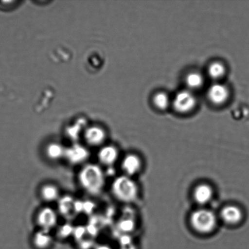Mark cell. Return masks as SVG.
Instances as JSON below:
<instances>
[{"label":"cell","instance_id":"1","mask_svg":"<svg viewBox=\"0 0 249 249\" xmlns=\"http://www.w3.org/2000/svg\"><path fill=\"white\" fill-rule=\"evenodd\" d=\"M80 186L88 194H101L106 185V177L103 170L95 163H88L81 168L78 175Z\"/></svg>","mask_w":249,"mask_h":249},{"label":"cell","instance_id":"2","mask_svg":"<svg viewBox=\"0 0 249 249\" xmlns=\"http://www.w3.org/2000/svg\"><path fill=\"white\" fill-rule=\"evenodd\" d=\"M111 190L116 199L124 202L133 201L138 194L135 182L126 175L116 178L112 183Z\"/></svg>","mask_w":249,"mask_h":249},{"label":"cell","instance_id":"3","mask_svg":"<svg viewBox=\"0 0 249 249\" xmlns=\"http://www.w3.org/2000/svg\"><path fill=\"white\" fill-rule=\"evenodd\" d=\"M192 228L197 232L209 233L216 226V218L213 212L207 209H199L193 212L190 216Z\"/></svg>","mask_w":249,"mask_h":249},{"label":"cell","instance_id":"4","mask_svg":"<svg viewBox=\"0 0 249 249\" xmlns=\"http://www.w3.org/2000/svg\"><path fill=\"white\" fill-rule=\"evenodd\" d=\"M196 104V97L194 92L189 89L181 90L178 92L172 100L173 108L178 113L181 114L192 111Z\"/></svg>","mask_w":249,"mask_h":249},{"label":"cell","instance_id":"5","mask_svg":"<svg viewBox=\"0 0 249 249\" xmlns=\"http://www.w3.org/2000/svg\"><path fill=\"white\" fill-rule=\"evenodd\" d=\"M89 155V151L87 147L81 144L74 143L66 148L64 158L71 164L79 165L84 163Z\"/></svg>","mask_w":249,"mask_h":249},{"label":"cell","instance_id":"6","mask_svg":"<svg viewBox=\"0 0 249 249\" xmlns=\"http://www.w3.org/2000/svg\"><path fill=\"white\" fill-rule=\"evenodd\" d=\"M207 98L212 104L221 106L229 99L230 91L226 85L221 83H214L207 90Z\"/></svg>","mask_w":249,"mask_h":249},{"label":"cell","instance_id":"7","mask_svg":"<svg viewBox=\"0 0 249 249\" xmlns=\"http://www.w3.org/2000/svg\"><path fill=\"white\" fill-rule=\"evenodd\" d=\"M36 222L41 230L50 231L57 225V214L51 207H44L38 212L36 216Z\"/></svg>","mask_w":249,"mask_h":249},{"label":"cell","instance_id":"8","mask_svg":"<svg viewBox=\"0 0 249 249\" xmlns=\"http://www.w3.org/2000/svg\"><path fill=\"white\" fill-rule=\"evenodd\" d=\"M107 132L99 125L88 126L84 131V138L88 145L99 146L103 145L107 139Z\"/></svg>","mask_w":249,"mask_h":249},{"label":"cell","instance_id":"9","mask_svg":"<svg viewBox=\"0 0 249 249\" xmlns=\"http://www.w3.org/2000/svg\"><path fill=\"white\" fill-rule=\"evenodd\" d=\"M99 162L102 165L111 166L116 163L119 158L118 148L112 145H104L100 149L97 155Z\"/></svg>","mask_w":249,"mask_h":249},{"label":"cell","instance_id":"10","mask_svg":"<svg viewBox=\"0 0 249 249\" xmlns=\"http://www.w3.org/2000/svg\"><path fill=\"white\" fill-rule=\"evenodd\" d=\"M222 219L231 225L240 223L243 218V213L240 208L235 206H227L221 211Z\"/></svg>","mask_w":249,"mask_h":249},{"label":"cell","instance_id":"11","mask_svg":"<svg viewBox=\"0 0 249 249\" xmlns=\"http://www.w3.org/2000/svg\"><path fill=\"white\" fill-rule=\"evenodd\" d=\"M141 168V160L138 156L129 154L124 158L122 162V168L125 175L130 177L136 175Z\"/></svg>","mask_w":249,"mask_h":249},{"label":"cell","instance_id":"12","mask_svg":"<svg viewBox=\"0 0 249 249\" xmlns=\"http://www.w3.org/2000/svg\"><path fill=\"white\" fill-rule=\"evenodd\" d=\"M213 194V190L210 185L200 184L195 188L194 192V199L197 203L205 204L211 201Z\"/></svg>","mask_w":249,"mask_h":249},{"label":"cell","instance_id":"13","mask_svg":"<svg viewBox=\"0 0 249 249\" xmlns=\"http://www.w3.org/2000/svg\"><path fill=\"white\" fill-rule=\"evenodd\" d=\"M52 236L48 231L40 230L34 235V245L38 249H47L52 245Z\"/></svg>","mask_w":249,"mask_h":249},{"label":"cell","instance_id":"14","mask_svg":"<svg viewBox=\"0 0 249 249\" xmlns=\"http://www.w3.org/2000/svg\"><path fill=\"white\" fill-rule=\"evenodd\" d=\"M185 84L188 87V89L193 91V90L198 89L203 86L204 77L199 72H190L185 77Z\"/></svg>","mask_w":249,"mask_h":249},{"label":"cell","instance_id":"15","mask_svg":"<svg viewBox=\"0 0 249 249\" xmlns=\"http://www.w3.org/2000/svg\"><path fill=\"white\" fill-rule=\"evenodd\" d=\"M40 194L44 201L51 202L57 201L59 198L60 192L55 185L48 184L41 187Z\"/></svg>","mask_w":249,"mask_h":249},{"label":"cell","instance_id":"16","mask_svg":"<svg viewBox=\"0 0 249 249\" xmlns=\"http://www.w3.org/2000/svg\"><path fill=\"white\" fill-rule=\"evenodd\" d=\"M66 148L59 143H51L46 148V153L51 160H57L65 157Z\"/></svg>","mask_w":249,"mask_h":249},{"label":"cell","instance_id":"17","mask_svg":"<svg viewBox=\"0 0 249 249\" xmlns=\"http://www.w3.org/2000/svg\"><path fill=\"white\" fill-rule=\"evenodd\" d=\"M209 77L214 80L221 79L226 73V68L223 63L214 62L209 65L207 70Z\"/></svg>","mask_w":249,"mask_h":249},{"label":"cell","instance_id":"18","mask_svg":"<svg viewBox=\"0 0 249 249\" xmlns=\"http://www.w3.org/2000/svg\"><path fill=\"white\" fill-rule=\"evenodd\" d=\"M153 102L156 108L162 111L165 110L172 105L170 96L164 92L156 93L153 97Z\"/></svg>","mask_w":249,"mask_h":249},{"label":"cell","instance_id":"19","mask_svg":"<svg viewBox=\"0 0 249 249\" xmlns=\"http://www.w3.org/2000/svg\"><path fill=\"white\" fill-rule=\"evenodd\" d=\"M75 202L74 199L69 196H66L60 199L58 209L63 215L69 216L72 212H75Z\"/></svg>","mask_w":249,"mask_h":249},{"label":"cell","instance_id":"20","mask_svg":"<svg viewBox=\"0 0 249 249\" xmlns=\"http://www.w3.org/2000/svg\"><path fill=\"white\" fill-rule=\"evenodd\" d=\"M134 227L133 221L130 219H124L121 221L119 224V229L124 232L128 233L129 231H133Z\"/></svg>","mask_w":249,"mask_h":249},{"label":"cell","instance_id":"21","mask_svg":"<svg viewBox=\"0 0 249 249\" xmlns=\"http://www.w3.org/2000/svg\"><path fill=\"white\" fill-rule=\"evenodd\" d=\"M74 228L70 224H65L60 229L59 234L60 236H62L63 238L67 237L70 235H71L74 231Z\"/></svg>","mask_w":249,"mask_h":249},{"label":"cell","instance_id":"22","mask_svg":"<svg viewBox=\"0 0 249 249\" xmlns=\"http://www.w3.org/2000/svg\"><path fill=\"white\" fill-rule=\"evenodd\" d=\"M120 249H136L133 243H129L128 245L121 246Z\"/></svg>","mask_w":249,"mask_h":249},{"label":"cell","instance_id":"23","mask_svg":"<svg viewBox=\"0 0 249 249\" xmlns=\"http://www.w3.org/2000/svg\"><path fill=\"white\" fill-rule=\"evenodd\" d=\"M94 249H113V248H111L110 246L108 245H102L97 246Z\"/></svg>","mask_w":249,"mask_h":249}]
</instances>
